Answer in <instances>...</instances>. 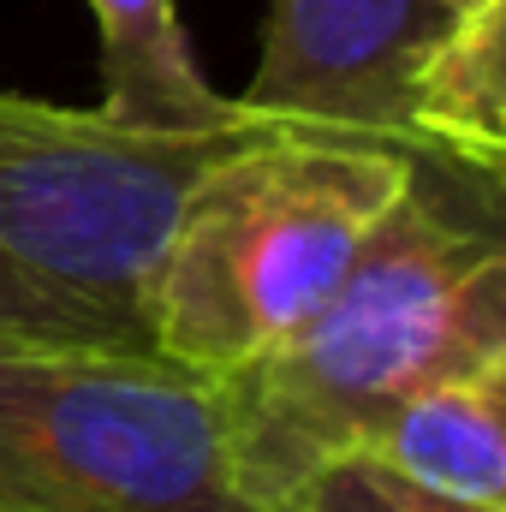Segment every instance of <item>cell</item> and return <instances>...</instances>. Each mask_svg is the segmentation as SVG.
<instances>
[{
    "mask_svg": "<svg viewBox=\"0 0 506 512\" xmlns=\"http://www.w3.org/2000/svg\"><path fill=\"white\" fill-rule=\"evenodd\" d=\"M102 30V114L155 137H209L251 126L239 102L209 90L191 60L179 0H90Z\"/></svg>",
    "mask_w": 506,
    "mask_h": 512,
    "instance_id": "ba28073f",
    "label": "cell"
},
{
    "mask_svg": "<svg viewBox=\"0 0 506 512\" xmlns=\"http://www.w3.org/2000/svg\"><path fill=\"white\" fill-rule=\"evenodd\" d=\"M256 126L155 137L0 90V346L155 352L149 286L173 209Z\"/></svg>",
    "mask_w": 506,
    "mask_h": 512,
    "instance_id": "3957f363",
    "label": "cell"
},
{
    "mask_svg": "<svg viewBox=\"0 0 506 512\" xmlns=\"http://www.w3.org/2000/svg\"><path fill=\"white\" fill-rule=\"evenodd\" d=\"M358 453L417 489L506 512V364L435 382L370 423Z\"/></svg>",
    "mask_w": 506,
    "mask_h": 512,
    "instance_id": "52a82bcc",
    "label": "cell"
},
{
    "mask_svg": "<svg viewBox=\"0 0 506 512\" xmlns=\"http://www.w3.org/2000/svg\"><path fill=\"white\" fill-rule=\"evenodd\" d=\"M405 137L411 155L506 179V0H471L417 54Z\"/></svg>",
    "mask_w": 506,
    "mask_h": 512,
    "instance_id": "8992f818",
    "label": "cell"
},
{
    "mask_svg": "<svg viewBox=\"0 0 506 512\" xmlns=\"http://www.w3.org/2000/svg\"><path fill=\"white\" fill-rule=\"evenodd\" d=\"M501 185L411 155L405 191L316 316L221 382L233 465L262 512L304 471L358 447L399 399L506 364Z\"/></svg>",
    "mask_w": 506,
    "mask_h": 512,
    "instance_id": "6da1fadb",
    "label": "cell"
},
{
    "mask_svg": "<svg viewBox=\"0 0 506 512\" xmlns=\"http://www.w3.org/2000/svg\"><path fill=\"white\" fill-rule=\"evenodd\" d=\"M0 512H262L221 382L161 352L0 346Z\"/></svg>",
    "mask_w": 506,
    "mask_h": 512,
    "instance_id": "277c9868",
    "label": "cell"
},
{
    "mask_svg": "<svg viewBox=\"0 0 506 512\" xmlns=\"http://www.w3.org/2000/svg\"><path fill=\"white\" fill-rule=\"evenodd\" d=\"M411 155L262 120L173 209L149 286L155 352L233 382L286 346L405 191Z\"/></svg>",
    "mask_w": 506,
    "mask_h": 512,
    "instance_id": "7a4b0ae2",
    "label": "cell"
},
{
    "mask_svg": "<svg viewBox=\"0 0 506 512\" xmlns=\"http://www.w3.org/2000/svg\"><path fill=\"white\" fill-rule=\"evenodd\" d=\"M429 6H435V12H441V18H453V12H465V6H471V0H429Z\"/></svg>",
    "mask_w": 506,
    "mask_h": 512,
    "instance_id": "30bf717a",
    "label": "cell"
},
{
    "mask_svg": "<svg viewBox=\"0 0 506 512\" xmlns=\"http://www.w3.org/2000/svg\"><path fill=\"white\" fill-rule=\"evenodd\" d=\"M441 24L429 0H268L262 60L239 108L411 155L405 84Z\"/></svg>",
    "mask_w": 506,
    "mask_h": 512,
    "instance_id": "5b68a950",
    "label": "cell"
},
{
    "mask_svg": "<svg viewBox=\"0 0 506 512\" xmlns=\"http://www.w3.org/2000/svg\"><path fill=\"white\" fill-rule=\"evenodd\" d=\"M268 512H501V507H471V501L417 489L399 471H387L381 459L346 447V453L322 459L316 471H304Z\"/></svg>",
    "mask_w": 506,
    "mask_h": 512,
    "instance_id": "9c48e42d",
    "label": "cell"
}]
</instances>
